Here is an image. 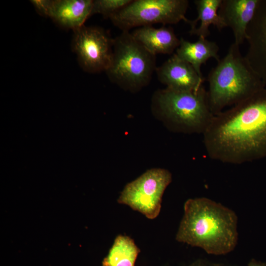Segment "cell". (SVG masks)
I'll return each mask as SVG.
<instances>
[{
	"label": "cell",
	"mask_w": 266,
	"mask_h": 266,
	"mask_svg": "<svg viewBox=\"0 0 266 266\" xmlns=\"http://www.w3.org/2000/svg\"><path fill=\"white\" fill-rule=\"evenodd\" d=\"M180 40L175 54L191 65L199 76L204 78L201 71V66L210 58H214L217 62L220 60L218 54L219 46L215 42L201 37L193 42L183 38H181Z\"/></svg>",
	"instance_id": "obj_14"
},
{
	"label": "cell",
	"mask_w": 266,
	"mask_h": 266,
	"mask_svg": "<svg viewBox=\"0 0 266 266\" xmlns=\"http://www.w3.org/2000/svg\"><path fill=\"white\" fill-rule=\"evenodd\" d=\"M222 0H195L198 16L196 19L189 20L191 26L189 33L199 37L206 38L210 32V25L214 26L221 31L226 26L218 14V10Z\"/></svg>",
	"instance_id": "obj_15"
},
{
	"label": "cell",
	"mask_w": 266,
	"mask_h": 266,
	"mask_svg": "<svg viewBox=\"0 0 266 266\" xmlns=\"http://www.w3.org/2000/svg\"><path fill=\"white\" fill-rule=\"evenodd\" d=\"M140 250L131 237L118 235L108 255L102 262V266H134Z\"/></svg>",
	"instance_id": "obj_16"
},
{
	"label": "cell",
	"mask_w": 266,
	"mask_h": 266,
	"mask_svg": "<svg viewBox=\"0 0 266 266\" xmlns=\"http://www.w3.org/2000/svg\"><path fill=\"white\" fill-rule=\"evenodd\" d=\"M171 180V174L166 169H149L126 185L118 202L154 219L160 212L163 194Z\"/></svg>",
	"instance_id": "obj_7"
},
{
	"label": "cell",
	"mask_w": 266,
	"mask_h": 266,
	"mask_svg": "<svg viewBox=\"0 0 266 266\" xmlns=\"http://www.w3.org/2000/svg\"><path fill=\"white\" fill-rule=\"evenodd\" d=\"M248 266H266V263L257 261L256 260L252 259L249 262Z\"/></svg>",
	"instance_id": "obj_20"
},
{
	"label": "cell",
	"mask_w": 266,
	"mask_h": 266,
	"mask_svg": "<svg viewBox=\"0 0 266 266\" xmlns=\"http://www.w3.org/2000/svg\"><path fill=\"white\" fill-rule=\"evenodd\" d=\"M260 0H222L218 14L233 31L234 42L240 46L247 38V29Z\"/></svg>",
	"instance_id": "obj_11"
},
{
	"label": "cell",
	"mask_w": 266,
	"mask_h": 266,
	"mask_svg": "<svg viewBox=\"0 0 266 266\" xmlns=\"http://www.w3.org/2000/svg\"><path fill=\"white\" fill-rule=\"evenodd\" d=\"M92 0H54L49 18L60 27L74 31L91 16Z\"/></svg>",
	"instance_id": "obj_12"
},
{
	"label": "cell",
	"mask_w": 266,
	"mask_h": 266,
	"mask_svg": "<svg viewBox=\"0 0 266 266\" xmlns=\"http://www.w3.org/2000/svg\"><path fill=\"white\" fill-rule=\"evenodd\" d=\"M189 266H225L223 265L213 264L205 262L204 261H198L196 262Z\"/></svg>",
	"instance_id": "obj_19"
},
{
	"label": "cell",
	"mask_w": 266,
	"mask_h": 266,
	"mask_svg": "<svg viewBox=\"0 0 266 266\" xmlns=\"http://www.w3.org/2000/svg\"><path fill=\"white\" fill-rule=\"evenodd\" d=\"M203 135L208 156L241 164L266 157V87L214 115Z\"/></svg>",
	"instance_id": "obj_1"
},
{
	"label": "cell",
	"mask_w": 266,
	"mask_h": 266,
	"mask_svg": "<svg viewBox=\"0 0 266 266\" xmlns=\"http://www.w3.org/2000/svg\"><path fill=\"white\" fill-rule=\"evenodd\" d=\"M155 72L159 81L166 88L178 91H197L205 79L200 77L189 63L175 53Z\"/></svg>",
	"instance_id": "obj_10"
},
{
	"label": "cell",
	"mask_w": 266,
	"mask_h": 266,
	"mask_svg": "<svg viewBox=\"0 0 266 266\" xmlns=\"http://www.w3.org/2000/svg\"><path fill=\"white\" fill-rule=\"evenodd\" d=\"M176 240L203 249L207 254L224 255L233 251L238 241L237 217L228 207L209 199L188 200Z\"/></svg>",
	"instance_id": "obj_2"
},
{
	"label": "cell",
	"mask_w": 266,
	"mask_h": 266,
	"mask_svg": "<svg viewBox=\"0 0 266 266\" xmlns=\"http://www.w3.org/2000/svg\"><path fill=\"white\" fill-rule=\"evenodd\" d=\"M247 34L249 46L245 57L266 86V0H260Z\"/></svg>",
	"instance_id": "obj_9"
},
{
	"label": "cell",
	"mask_w": 266,
	"mask_h": 266,
	"mask_svg": "<svg viewBox=\"0 0 266 266\" xmlns=\"http://www.w3.org/2000/svg\"><path fill=\"white\" fill-rule=\"evenodd\" d=\"M30 2L38 14L49 18L53 0H31Z\"/></svg>",
	"instance_id": "obj_18"
},
{
	"label": "cell",
	"mask_w": 266,
	"mask_h": 266,
	"mask_svg": "<svg viewBox=\"0 0 266 266\" xmlns=\"http://www.w3.org/2000/svg\"><path fill=\"white\" fill-rule=\"evenodd\" d=\"M189 3L187 0H132L109 19L122 32L154 24H175L181 20L188 23L185 14Z\"/></svg>",
	"instance_id": "obj_6"
},
{
	"label": "cell",
	"mask_w": 266,
	"mask_h": 266,
	"mask_svg": "<svg viewBox=\"0 0 266 266\" xmlns=\"http://www.w3.org/2000/svg\"><path fill=\"white\" fill-rule=\"evenodd\" d=\"M152 109L170 130L185 133L203 134L214 116L203 85L197 91L158 90L153 96Z\"/></svg>",
	"instance_id": "obj_4"
},
{
	"label": "cell",
	"mask_w": 266,
	"mask_h": 266,
	"mask_svg": "<svg viewBox=\"0 0 266 266\" xmlns=\"http://www.w3.org/2000/svg\"><path fill=\"white\" fill-rule=\"evenodd\" d=\"M156 55L147 50L129 31L114 38L110 65L105 71L120 88L136 92L148 85L157 68Z\"/></svg>",
	"instance_id": "obj_5"
},
{
	"label": "cell",
	"mask_w": 266,
	"mask_h": 266,
	"mask_svg": "<svg viewBox=\"0 0 266 266\" xmlns=\"http://www.w3.org/2000/svg\"><path fill=\"white\" fill-rule=\"evenodd\" d=\"M207 100L214 115L234 105L266 86L243 56L240 46L233 43L207 76Z\"/></svg>",
	"instance_id": "obj_3"
},
{
	"label": "cell",
	"mask_w": 266,
	"mask_h": 266,
	"mask_svg": "<svg viewBox=\"0 0 266 266\" xmlns=\"http://www.w3.org/2000/svg\"><path fill=\"white\" fill-rule=\"evenodd\" d=\"M114 38L102 28L82 26L73 31L71 48L82 69L90 73L105 71L113 53Z\"/></svg>",
	"instance_id": "obj_8"
},
{
	"label": "cell",
	"mask_w": 266,
	"mask_h": 266,
	"mask_svg": "<svg viewBox=\"0 0 266 266\" xmlns=\"http://www.w3.org/2000/svg\"><path fill=\"white\" fill-rule=\"evenodd\" d=\"M132 0H93L91 16L95 14L109 18L129 4Z\"/></svg>",
	"instance_id": "obj_17"
},
{
	"label": "cell",
	"mask_w": 266,
	"mask_h": 266,
	"mask_svg": "<svg viewBox=\"0 0 266 266\" xmlns=\"http://www.w3.org/2000/svg\"><path fill=\"white\" fill-rule=\"evenodd\" d=\"M131 33L147 50L155 55L172 54L180 44V39L170 27L155 28L152 26H146L137 28Z\"/></svg>",
	"instance_id": "obj_13"
}]
</instances>
